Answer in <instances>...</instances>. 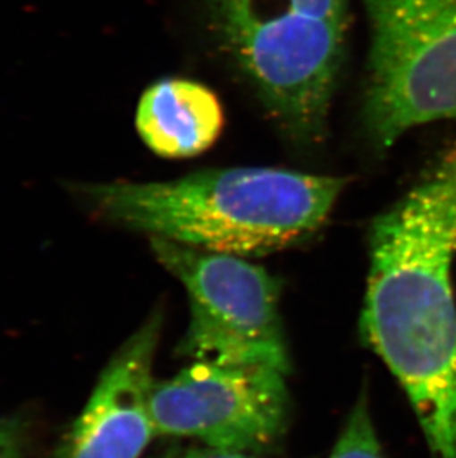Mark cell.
Masks as SVG:
<instances>
[{"label":"cell","instance_id":"cell-1","mask_svg":"<svg viewBox=\"0 0 456 458\" xmlns=\"http://www.w3.org/2000/svg\"><path fill=\"white\" fill-rule=\"evenodd\" d=\"M360 333L405 390L431 458H456V148L374 221Z\"/></svg>","mask_w":456,"mask_h":458},{"label":"cell","instance_id":"cell-2","mask_svg":"<svg viewBox=\"0 0 456 458\" xmlns=\"http://www.w3.org/2000/svg\"><path fill=\"white\" fill-rule=\"evenodd\" d=\"M347 178L277 168L203 169L160 182L79 189L104 220L203 251L258 257L322 227Z\"/></svg>","mask_w":456,"mask_h":458},{"label":"cell","instance_id":"cell-3","mask_svg":"<svg viewBox=\"0 0 456 458\" xmlns=\"http://www.w3.org/2000/svg\"><path fill=\"white\" fill-rule=\"evenodd\" d=\"M212 29L280 126L323 139L344 63L351 0H207Z\"/></svg>","mask_w":456,"mask_h":458},{"label":"cell","instance_id":"cell-4","mask_svg":"<svg viewBox=\"0 0 456 458\" xmlns=\"http://www.w3.org/2000/svg\"><path fill=\"white\" fill-rule=\"evenodd\" d=\"M370 24L365 121L381 148L456 121V0H363Z\"/></svg>","mask_w":456,"mask_h":458},{"label":"cell","instance_id":"cell-5","mask_svg":"<svg viewBox=\"0 0 456 458\" xmlns=\"http://www.w3.org/2000/svg\"><path fill=\"white\" fill-rule=\"evenodd\" d=\"M156 259L187 290L190 325L178 355L216 365H267L288 376L280 284L243 257L150 238Z\"/></svg>","mask_w":456,"mask_h":458},{"label":"cell","instance_id":"cell-6","mask_svg":"<svg viewBox=\"0 0 456 458\" xmlns=\"http://www.w3.org/2000/svg\"><path fill=\"white\" fill-rule=\"evenodd\" d=\"M156 437H194L205 446L263 454L288 428L286 374L267 365L193 362L155 381Z\"/></svg>","mask_w":456,"mask_h":458},{"label":"cell","instance_id":"cell-7","mask_svg":"<svg viewBox=\"0 0 456 458\" xmlns=\"http://www.w3.org/2000/svg\"><path fill=\"white\" fill-rule=\"evenodd\" d=\"M155 311L113 355L54 458H139L156 437L150 396L162 333Z\"/></svg>","mask_w":456,"mask_h":458},{"label":"cell","instance_id":"cell-8","mask_svg":"<svg viewBox=\"0 0 456 458\" xmlns=\"http://www.w3.org/2000/svg\"><path fill=\"white\" fill-rule=\"evenodd\" d=\"M135 122L151 152L182 159L212 148L224 128V112L215 92L202 83L164 79L142 94Z\"/></svg>","mask_w":456,"mask_h":458},{"label":"cell","instance_id":"cell-9","mask_svg":"<svg viewBox=\"0 0 456 458\" xmlns=\"http://www.w3.org/2000/svg\"><path fill=\"white\" fill-rule=\"evenodd\" d=\"M329 458H385L369 410L367 392L363 390L350 412Z\"/></svg>","mask_w":456,"mask_h":458},{"label":"cell","instance_id":"cell-10","mask_svg":"<svg viewBox=\"0 0 456 458\" xmlns=\"http://www.w3.org/2000/svg\"><path fill=\"white\" fill-rule=\"evenodd\" d=\"M0 458H26L15 421H0Z\"/></svg>","mask_w":456,"mask_h":458},{"label":"cell","instance_id":"cell-11","mask_svg":"<svg viewBox=\"0 0 456 458\" xmlns=\"http://www.w3.org/2000/svg\"><path fill=\"white\" fill-rule=\"evenodd\" d=\"M182 458H258L250 453H241V451L220 450V448H211V446H202V448H191L182 455Z\"/></svg>","mask_w":456,"mask_h":458},{"label":"cell","instance_id":"cell-12","mask_svg":"<svg viewBox=\"0 0 456 458\" xmlns=\"http://www.w3.org/2000/svg\"><path fill=\"white\" fill-rule=\"evenodd\" d=\"M182 455L184 454H180V451L169 450L168 453H165L160 458H182Z\"/></svg>","mask_w":456,"mask_h":458}]
</instances>
